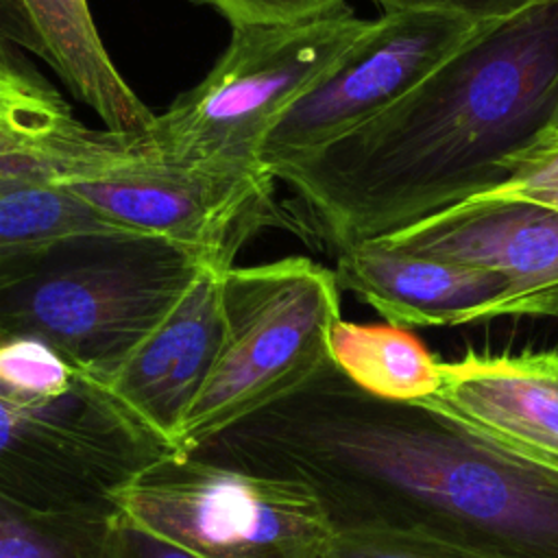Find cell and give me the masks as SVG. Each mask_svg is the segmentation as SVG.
I'll return each mask as SVG.
<instances>
[{
    "mask_svg": "<svg viewBox=\"0 0 558 558\" xmlns=\"http://www.w3.org/2000/svg\"><path fill=\"white\" fill-rule=\"evenodd\" d=\"M375 242L508 281V316L558 318V209L525 201L473 196Z\"/></svg>",
    "mask_w": 558,
    "mask_h": 558,
    "instance_id": "30bf717a",
    "label": "cell"
},
{
    "mask_svg": "<svg viewBox=\"0 0 558 558\" xmlns=\"http://www.w3.org/2000/svg\"><path fill=\"white\" fill-rule=\"evenodd\" d=\"M205 262L137 231L61 238L0 264V338H37L105 386Z\"/></svg>",
    "mask_w": 558,
    "mask_h": 558,
    "instance_id": "3957f363",
    "label": "cell"
},
{
    "mask_svg": "<svg viewBox=\"0 0 558 558\" xmlns=\"http://www.w3.org/2000/svg\"><path fill=\"white\" fill-rule=\"evenodd\" d=\"M116 558H198L174 541L159 536L118 512Z\"/></svg>",
    "mask_w": 558,
    "mask_h": 558,
    "instance_id": "603a6c76",
    "label": "cell"
},
{
    "mask_svg": "<svg viewBox=\"0 0 558 558\" xmlns=\"http://www.w3.org/2000/svg\"><path fill=\"white\" fill-rule=\"evenodd\" d=\"M22 65L24 61L15 52H11V48H7L4 39H0V78L17 72Z\"/></svg>",
    "mask_w": 558,
    "mask_h": 558,
    "instance_id": "cb8c5ba5",
    "label": "cell"
},
{
    "mask_svg": "<svg viewBox=\"0 0 558 558\" xmlns=\"http://www.w3.org/2000/svg\"><path fill=\"white\" fill-rule=\"evenodd\" d=\"M480 196L525 198L558 209V124L514 157L512 174L501 185Z\"/></svg>",
    "mask_w": 558,
    "mask_h": 558,
    "instance_id": "ffe728a7",
    "label": "cell"
},
{
    "mask_svg": "<svg viewBox=\"0 0 558 558\" xmlns=\"http://www.w3.org/2000/svg\"><path fill=\"white\" fill-rule=\"evenodd\" d=\"M116 512H50L0 495V558H116Z\"/></svg>",
    "mask_w": 558,
    "mask_h": 558,
    "instance_id": "ac0fdd59",
    "label": "cell"
},
{
    "mask_svg": "<svg viewBox=\"0 0 558 558\" xmlns=\"http://www.w3.org/2000/svg\"><path fill=\"white\" fill-rule=\"evenodd\" d=\"M482 26L429 11H390L371 20L362 37L268 133L262 166L270 172L377 118Z\"/></svg>",
    "mask_w": 558,
    "mask_h": 558,
    "instance_id": "9c48e42d",
    "label": "cell"
},
{
    "mask_svg": "<svg viewBox=\"0 0 558 558\" xmlns=\"http://www.w3.org/2000/svg\"><path fill=\"white\" fill-rule=\"evenodd\" d=\"M192 456L307 486L333 530L390 527L497 558H558V464L427 403L366 395L331 360Z\"/></svg>",
    "mask_w": 558,
    "mask_h": 558,
    "instance_id": "6da1fadb",
    "label": "cell"
},
{
    "mask_svg": "<svg viewBox=\"0 0 558 558\" xmlns=\"http://www.w3.org/2000/svg\"><path fill=\"white\" fill-rule=\"evenodd\" d=\"M390 11H429L445 13L453 17L469 20L473 24H495L519 15L521 11L543 2V0H373Z\"/></svg>",
    "mask_w": 558,
    "mask_h": 558,
    "instance_id": "7402d4cb",
    "label": "cell"
},
{
    "mask_svg": "<svg viewBox=\"0 0 558 558\" xmlns=\"http://www.w3.org/2000/svg\"><path fill=\"white\" fill-rule=\"evenodd\" d=\"M107 222L168 240L233 266L264 227H288L266 168H231L148 155L131 133L107 131L94 157L54 179Z\"/></svg>",
    "mask_w": 558,
    "mask_h": 558,
    "instance_id": "52a82bcc",
    "label": "cell"
},
{
    "mask_svg": "<svg viewBox=\"0 0 558 558\" xmlns=\"http://www.w3.org/2000/svg\"><path fill=\"white\" fill-rule=\"evenodd\" d=\"M427 403L532 458L558 464V349L523 353L466 351L438 362Z\"/></svg>",
    "mask_w": 558,
    "mask_h": 558,
    "instance_id": "7c38bea8",
    "label": "cell"
},
{
    "mask_svg": "<svg viewBox=\"0 0 558 558\" xmlns=\"http://www.w3.org/2000/svg\"><path fill=\"white\" fill-rule=\"evenodd\" d=\"M172 453L87 375L59 395L0 386V495L28 508L116 512V493Z\"/></svg>",
    "mask_w": 558,
    "mask_h": 558,
    "instance_id": "8992f818",
    "label": "cell"
},
{
    "mask_svg": "<svg viewBox=\"0 0 558 558\" xmlns=\"http://www.w3.org/2000/svg\"><path fill=\"white\" fill-rule=\"evenodd\" d=\"M336 281L390 325L442 327L508 316V281L497 272L440 262L375 240L336 255Z\"/></svg>",
    "mask_w": 558,
    "mask_h": 558,
    "instance_id": "4fadbf2b",
    "label": "cell"
},
{
    "mask_svg": "<svg viewBox=\"0 0 558 558\" xmlns=\"http://www.w3.org/2000/svg\"><path fill=\"white\" fill-rule=\"evenodd\" d=\"M556 124L558 0H543L482 26L377 118L270 172L340 251L495 190Z\"/></svg>",
    "mask_w": 558,
    "mask_h": 558,
    "instance_id": "7a4b0ae2",
    "label": "cell"
},
{
    "mask_svg": "<svg viewBox=\"0 0 558 558\" xmlns=\"http://www.w3.org/2000/svg\"><path fill=\"white\" fill-rule=\"evenodd\" d=\"M325 558H497L427 534L390 527L333 530Z\"/></svg>",
    "mask_w": 558,
    "mask_h": 558,
    "instance_id": "d6986e66",
    "label": "cell"
},
{
    "mask_svg": "<svg viewBox=\"0 0 558 558\" xmlns=\"http://www.w3.org/2000/svg\"><path fill=\"white\" fill-rule=\"evenodd\" d=\"M227 268L231 266L205 262L179 303L105 384L172 449L179 427L205 388L225 344L222 279Z\"/></svg>",
    "mask_w": 558,
    "mask_h": 558,
    "instance_id": "8fae6325",
    "label": "cell"
},
{
    "mask_svg": "<svg viewBox=\"0 0 558 558\" xmlns=\"http://www.w3.org/2000/svg\"><path fill=\"white\" fill-rule=\"evenodd\" d=\"M371 20L347 4L294 22L231 26L205 78L181 94L133 144L155 157L264 168L268 133L362 37Z\"/></svg>",
    "mask_w": 558,
    "mask_h": 558,
    "instance_id": "277c9868",
    "label": "cell"
},
{
    "mask_svg": "<svg viewBox=\"0 0 558 558\" xmlns=\"http://www.w3.org/2000/svg\"><path fill=\"white\" fill-rule=\"evenodd\" d=\"M89 231H126L41 174L0 172V264Z\"/></svg>",
    "mask_w": 558,
    "mask_h": 558,
    "instance_id": "e0dca14e",
    "label": "cell"
},
{
    "mask_svg": "<svg viewBox=\"0 0 558 558\" xmlns=\"http://www.w3.org/2000/svg\"><path fill=\"white\" fill-rule=\"evenodd\" d=\"M194 2L211 7L231 26L294 22V20L314 17V15L333 11L344 4V0H194Z\"/></svg>",
    "mask_w": 558,
    "mask_h": 558,
    "instance_id": "44dd1931",
    "label": "cell"
},
{
    "mask_svg": "<svg viewBox=\"0 0 558 558\" xmlns=\"http://www.w3.org/2000/svg\"><path fill=\"white\" fill-rule=\"evenodd\" d=\"M222 301L225 344L174 438L181 456L294 392L331 360L340 286L336 272L314 259L233 264L225 270Z\"/></svg>",
    "mask_w": 558,
    "mask_h": 558,
    "instance_id": "5b68a950",
    "label": "cell"
},
{
    "mask_svg": "<svg viewBox=\"0 0 558 558\" xmlns=\"http://www.w3.org/2000/svg\"><path fill=\"white\" fill-rule=\"evenodd\" d=\"M333 366L360 390L384 401L418 403L438 388V362L399 325L338 320L329 333Z\"/></svg>",
    "mask_w": 558,
    "mask_h": 558,
    "instance_id": "2e32d148",
    "label": "cell"
},
{
    "mask_svg": "<svg viewBox=\"0 0 558 558\" xmlns=\"http://www.w3.org/2000/svg\"><path fill=\"white\" fill-rule=\"evenodd\" d=\"M113 506L198 558H325L333 536L307 486L192 453L148 466Z\"/></svg>",
    "mask_w": 558,
    "mask_h": 558,
    "instance_id": "ba28073f",
    "label": "cell"
},
{
    "mask_svg": "<svg viewBox=\"0 0 558 558\" xmlns=\"http://www.w3.org/2000/svg\"><path fill=\"white\" fill-rule=\"evenodd\" d=\"M102 131L74 118L59 92L31 65L0 78V172L57 179L94 157Z\"/></svg>",
    "mask_w": 558,
    "mask_h": 558,
    "instance_id": "9a60e30c",
    "label": "cell"
},
{
    "mask_svg": "<svg viewBox=\"0 0 558 558\" xmlns=\"http://www.w3.org/2000/svg\"><path fill=\"white\" fill-rule=\"evenodd\" d=\"M0 39L41 59L107 131L144 133L155 122L107 52L87 0H0Z\"/></svg>",
    "mask_w": 558,
    "mask_h": 558,
    "instance_id": "5bb4252c",
    "label": "cell"
}]
</instances>
